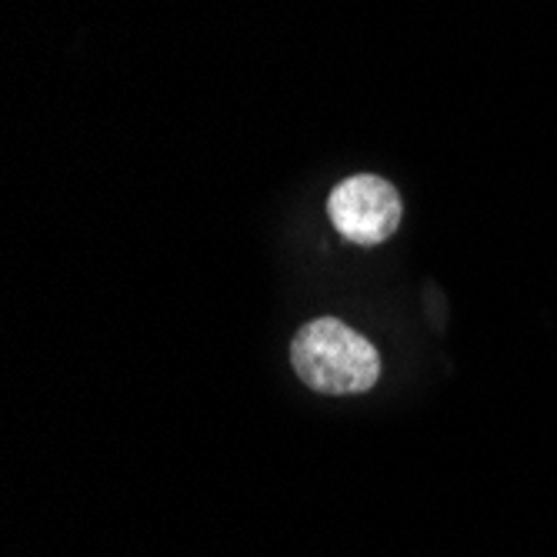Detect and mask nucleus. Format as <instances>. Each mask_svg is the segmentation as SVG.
<instances>
[{
  "instance_id": "f257e3e1",
  "label": "nucleus",
  "mask_w": 557,
  "mask_h": 557,
  "mask_svg": "<svg viewBox=\"0 0 557 557\" xmlns=\"http://www.w3.org/2000/svg\"><path fill=\"white\" fill-rule=\"evenodd\" d=\"M294 374L318 394H364L381 377L377 347L337 318L308 321L290 341Z\"/></svg>"
},
{
  "instance_id": "f03ea898",
  "label": "nucleus",
  "mask_w": 557,
  "mask_h": 557,
  "mask_svg": "<svg viewBox=\"0 0 557 557\" xmlns=\"http://www.w3.org/2000/svg\"><path fill=\"white\" fill-rule=\"evenodd\" d=\"M331 224L358 247H377L400 224V194L377 174H354L331 190Z\"/></svg>"
}]
</instances>
